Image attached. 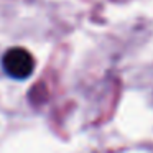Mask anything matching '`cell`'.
<instances>
[{
	"instance_id": "cell-1",
	"label": "cell",
	"mask_w": 153,
	"mask_h": 153,
	"mask_svg": "<svg viewBox=\"0 0 153 153\" xmlns=\"http://www.w3.org/2000/svg\"><path fill=\"white\" fill-rule=\"evenodd\" d=\"M2 68L13 79H27L35 69V61L27 50L12 48L2 58Z\"/></svg>"
}]
</instances>
